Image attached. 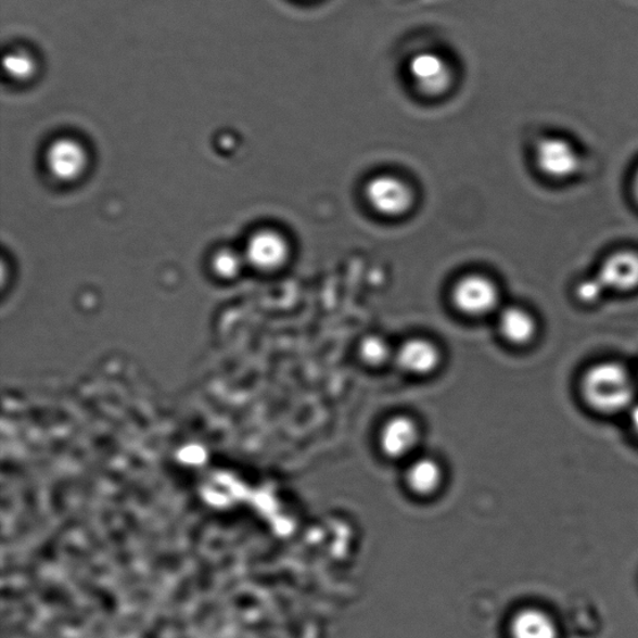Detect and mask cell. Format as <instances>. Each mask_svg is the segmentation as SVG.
Masks as SVG:
<instances>
[{"label":"cell","mask_w":638,"mask_h":638,"mask_svg":"<svg viewBox=\"0 0 638 638\" xmlns=\"http://www.w3.org/2000/svg\"><path fill=\"white\" fill-rule=\"evenodd\" d=\"M535 162L539 170L553 180H565L580 169V155L571 142L561 138H547L537 144Z\"/></svg>","instance_id":"cell-5"},{"label":"cell","mask_w":638,"mask_h":638,"mask_svg":"<svg viewBox=\"0 0 638 638\" xmlns=\"http://www.w3.org/2000/svg\"><path fill=\"white\" fill-rule=\"evenodd\" d=\"M421 441V431L414 419L396 416L385 422L380 434V447L385 457L391 459L407 458L416 450Z\"/></svg>","instance_id":"cell-7"},{"label":"cell","mask_w":638,"mask_h":638,"mask_svg":"<svg viewBox=\"0 0 638 638\" xmlns=\"http://www.w3.org/2000/svg\"><path fill=\"white\" fill-rule=\"evenodd\" d=\"M634 194L636 200L638 201V170L635 175V179H634Z\"/></svg>","instance_id":"cell-19"},{"label":"cell","mask_w":638,"mask_h":638,"mask_svg":"<svg viewBox=\"0 0 638 638\" xmlns=\"http://www.w3.org/2000/svg\"><path fill=\"white\" fill-rule=\"evenodd\" d=\"M47 165L58 180H77L87 169V150L77 140L59 139L48 150Z\"/></svg>","instance_id":"cell-6"},{"label":"cell","mask_w":638,"mask_h":638,"mask_svg":"<svg viewBox=\"0 0 638 638\" xmlns=\"http://www.w3.org/2000/svg\"><path fill=\"white\" fill-rule=\"evenodd\" d=\"M213 266L222 279H232L241 270V259L233 251L225 250L217 252Z\"/></svg>","instance_id":"cell-16"},{"label":"cell","mask_w":638,"mask_h":638,"mask_svg":"<svg viewBox=\"0 0 638 638\" xmlns=\"http://www.w3.org/2000/svg\"><path fill=\"white\" fill-rule=\"evenodd\" d=\"M289 256L288 240L275 231L258 232L248 242V261L258 270L275 271L288 261Z\"/></svg>","instance_id":"cell-8"},{"label":"cell","mask_w":638,"mask_h":638,"mask_svg":"<svg viewBox=\"0 0 638 638\" xmlns=\"http://www.w3.org/2000/svg\"><path fill=\"white\" fill-rule=\"evenodd\" d=\"M408 71L411 81L426 95H442L455 81L450 63L434 52H421L411 56Z\"/></svg>","instance_id":"cell-4"},{"label":"cell","mask_w":638,"mask_h":638,"mask_svg":"<svg viewBox=\"0 0 638 638\" xmlns=\"http://www.w3.org/2000/svg\"><path fill=\"white\" fill-rule=\"evenodd\" d=\"M604 289L616 292H631L638 289V254L620 251L607 258L598 275Z\"/></svg>","instance_id":"cell-9"},{"label":"cell","mask_w":638,"mask_h":638,"mask_svg":"<svg viewBox=\"0 0 638 638\" xmlns=\"http://www.w3.org/2000/svg\"><path fill=\"white\" fill-rule=\"evenodd\" d=\"M397 362L407 373L431 374L441 365V350L431 341L409 340L397 352Z\"/></svg>","instance_id":"cell-10"},{"label":"cell","mask_w":638,"mask_h":638,"mask_svg":"<svg viewBox=\"0 0 638 638\" xmlns=\"http://www.w3.org/2000/svg\"><path fill=\"white\" fill-rule=\"evenodd\" d=\"M510 638H558L559 631L547 612L525 609L513 616L509 625Z\"/></svg>","instance_id":"cell-11"},{"label":"cell","mask_w":638,"mask_h":638,"mask_svg":"<svg viewBox=\"0 0 638 638\" xmlns=\"http://www.w3.org/2000/svg\"><path fill=\"white\" fill-rule=\"evenodd\" d=\"M452 302L461 314L472 317L490 315L498 307V285L484 275H468L452 289Z\"/></svg>","instance_id":"cell-3"},{"label":"cell","mask_w":638,"mask_h":638,"mask_svg":"<svg viewBox=\"0 0 638 638\" xmlns=\"http://www.w3.org/2000/svg\"><path fill=\"white\" fill-rule=\"evenodd\" d=\"M629 422H631L635 432L638 434V405H633L631 411H629Z\"/></svg>","instance_id":"cell-18"},{"label":"cell","mask_w":638,"mask_h":638,"mask_svg":"<svg viewBox=\"0 0 638 638\" xmlns=\"http://www.w3.org/2000/svg\"><path fill=\"white\" fill-rule=\"evenodd\" d=\"M3 69L14 80H28L37 73V61L25 50H13L4 55Z\"/></svg>","instance_id":"cell-14"},{"label":"cell","mask_w":638,"mask_h":638,"mask_svg":"<svg viewBox=\"0 0 638 638\" xmlns=\"http://www.w3.org/2000/svg\"><path fill=\"white\" fill-rule=\"evenodd\" d=\"M499 330L502 337L513 344L532 342L537 331L534 316L522 307H507L499 317Z\"/></svg>","instance_id":"cell-13"},{"label":"cell","mask_w":638,"mask_h":638,"mask_svg":"<svg viewBox=\"0 0 638 638\" xmlns=\"http://www.w3.org/2000/svg\"><path fill=\"white\" fill-rule=\"evenodd\" d=\"M582 392L592 409L603 414H615L633 407L636 385L624 366L602 362L585 373Z\"/></svg>","instance_id":"cell-1"},{"label":"cell","mask_w":638,"mask_h":638,"mask_svg":"<svg viewBox=\"0 0 638 638\" xmlns=\"http://www.w3.org/2000/svg\"><path fill=\"white\" fill-rule=\"evenodd\" d=\"M443 478L441 464L432 458L417 459L406 473L408 488L419 497H432L441 489Z\"/></svg>","instance_id":"cell-12"},{"label":"cell","mask_w":638,"mask_h":638,"mask_svg":"<svg viewBox=\"0 0 638 638\" xmlns=\"http://www.w3.org/2000/svg\"><path fill=\"white\" fill-rule=\"evenodd\" d=\"M359 355L365 360V363L372 367H380L387 362L392 350L390 343L380 337V335H368L359 344Z\"/></svg>","instance_id":"cell-15"},{"label":"cell","mask_w":638,"mask_h":638,"mask_svg":"<svg viewBox=\"0 0 638 638\" xmlns=\"http://www.w3.org/2000/svg\"><path fill=\"white\" fill-rule=\"evenodd\" d=\"M604 291L607 289H604L599 277L596 276L591 280H585L578 284L576 293L578 299L584 302V304H595V302H598L602 297Z\"/></svg>","instance_id":"cell-17"},{"label":"cell","mask_w":638,"mask_h":638,"mask_svg":"<svg viewBox=\"0 0 638 638\" xmlns=\"http://www.w3.org/2000/svg\"><path fill=\"white\" fill-rule=\"evenodd\" d=\"M368 204L378 214L399 217L408 214L414 205V192L409 184L397 176H375L366 187Z\"/></svg>","instance_id":"cell-2"}]
</instances>
